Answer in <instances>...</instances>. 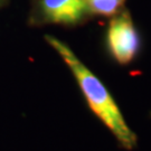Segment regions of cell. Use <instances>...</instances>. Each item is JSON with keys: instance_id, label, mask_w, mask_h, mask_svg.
<instances>
[{"instance_id": "obj_1", "label": "cell", "mask_w": 151, "mask_h": 151, "mask_svg": "<svg viewBox=\"0 0 151 151\" xmlns=\"http://www.w3.org/2000/svg\"><path fill=\"white\" fill-rule=\"evenodd\" d=\"M45 40L64 60L81 90L87 108L111 132L118 146L127 151L134 150L138 146V135L125 121L108 87L76 56L67 44L52 35H45Z\"/></svg>"}, {"instance_id": "obj_2", "label": "cell", "mask_w": 151, "mask_h": 151, "mask_svg": "<svg viewBox=\"0 0 151 151\" xmlns=\"http://www.w3.org/2000/svg\"><path fill=\"white\" fill-rule=\"evenodd\" d=\"M92 16L85 0H32L28 16L30 27L60 25L76 27Z\"/></svg>"}, {"instance_id": "obj_3", "label": "cell", "mask_w": 151, "mask_h": 151, "mask_svg": "<svg viewBox=\"0 0 151 151\" xmlns=\"http://www.w3.org/2000/svg\"><path fill=\"white\" fill-rule=\"evenodd\" d=\"M141 36L128 10L112 16L105 32V47L109 56L120 66H129L141 52Z\"/></svg>"}, {"instance_id": "obj_4", "label": "cell", "mask_w": 151, "mask_h": 151, "mask_svg": "<svg viewBox=\"0 0 151 151\" xmlns=\"http://www.w3.org/2000/svg\"><path fill=\"white\" fill-rule=\"evenodd\" d=\"M92 15L112 17L123 9L125 0H85Z\"/></svg>"}, {"instance_id": "obj_5", "label": "cell", "mask_w": 151, "mask_h": 151, "mask_svg": "<svg viewBox=\"0 0 151 151\" xmlns=\"http://www.w3.org/2000/svg\"><path fill=\"white\" fill-rule=\"evenodd\" d=\"M8 2H9V0H0V8L6 7V6L8 5Z\"/></svg>"}]
</instances>
